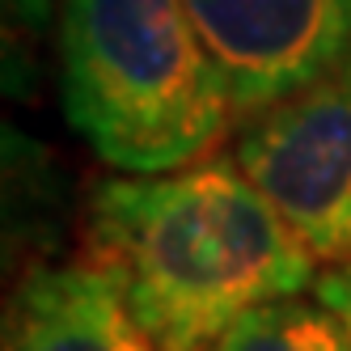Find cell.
Segmentation results:
<instances>
[{
    "label": "cell",
    "mask_w": 351,
    "mask_h": 351,
    "mask_svg": "<svg viewBox=\"0 0 351 351\" xmlns=\"http://www.w3.org/2000/svg\"><path fill=\"white\" fill-rule=\"evenodd\" d=\"M85 245L157 351H212L245 313L300 296L317 267L233 153L106 178Z\"/></svg>",
    "instance_id": "1"
},
{
    "label": "cell",
    "mask_w": 351,
    "mask_h": 351,
    "mask_svg": "<svg viewBox=\"0 0 351 351\" xmlns=\"http://www.w3.org/2000/svg\"><path fill=\"white\" fill-rule=\"evenodd\" d=\"M60 102L119 173H173L237 123L229 81L186 0H64Z\"/></svg>",
    "instance_id": "2"
},
{
    "label": "cell",
    "mask_w": 351,
    "mask_h": 351,
    "mask_svg": "<svg viewBox=\"0 0 351 351\" xmlns=\"http://www.w3.org/2000/svg\"><path fill=\"white\" fill-rule=\"evenodd\" d=\"M233 161L326 271L351 263V51L237 132Z\"/></svg>",
    "instance_id": "3"
},
{
    "label": "cell",
    "mask_w": 351,
    "mask_h": 351,
    "mask_svg": "<svg viewBox=\"0 0 351 351\" xmlns=\"http://www.w3.org/2000/svg\"><path fill=\"white\" fill-rule=\"evenodd\" d=\"M245 123L351 51V0H186Z\"/></svg>",
    "instance_id": "4"
},
{
    "label": "cell",
    "mask_w": 351,
    "mask_h": 351,
    "mask_svg": "<svg viewBox=\"0 0 351 351\" xmlns=\"http://www.w3.org/2000/svg\"><path fill=\"white\" fill-rule=\"evenodd\" d=\"M5 351H157L114 280L89 258L34 267L5 317Z\"/></svg>",
    "instance_id": "5"
},
{
    "label": "cell",
    "mask_w": 351,
    "mask_h": 351,
    "mask_svg": "<svg viewBox=\"0 0 351 351\" xmlns=\"http://www.w3.org/2000/svg\"><path fill=\"white\" fill-rule=\"evenodd\" d=\"M212 351H351V339L322 300L288 296L245 313Z\"/></svg>",
    "instance_id": "6"
},
{
    "label": "cell",
    "mask_w": 351,
    "mask_h": 351,
    "mask_svg": "<svg viewBox=\"0 0 351 351\" xmlns=\"http://www.w3.org/2000/svg\"><path fill=\"white\" fill-rule=\"evenodd\" d=\"M313 292H317L322 305L339 317V326H343L347 339H351V263L347 267H335V271H322V280L313 284Z\"/></svg>",
    "instance_id": "7"
},
{
    "label": "cell",
    "mask_w": 351,
    "mask_h": 351,
    "mask_svg": "<svg viewBox=\"0 0 351 351\" xmlns=\"http://www.w3.org/2000/svg\"><path fill=\"white\" fill-rule=\"evenodd\" d=\"M5 17H9V34H38L51 17V0H5Z\"/></svg>",
    "instance_id": "8"
}]
</instances>
